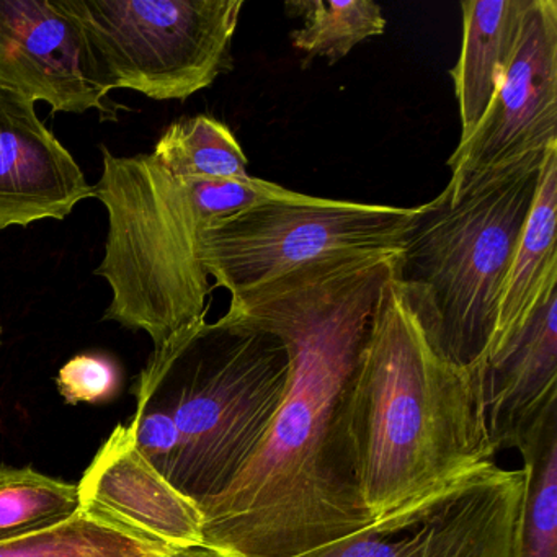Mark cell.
I'll return each mask as SVG.
<instances>
[{
    "label": "cell",
    "mask_w": 557,
    "mask_h": 557,
    "mask_svg": "<svg viewBox=\"0 0 557 557\" xmlns=\"http://www.w3.org/2000/svg\"><path fill=\"white\" fill-rule=\"evenodd\" d=\"M397 252L302 267L231 298L288 350L285 394L265 438L203 511V547L220 557H301L373 521L358 487L351 387L381 286Z\"/></svg>",
    "instance_id": "6da1fadb"
},
{
    "label": "cell",
    "mask_w": 557,
    "mask_h": 557,
    "mask_svg": "<svg viewBox=\"0 0 557 557\" xmlns=\"http://www.w3.org/2000/svg\"><path fill=\"white\" fill-rule=\"evenodd\" d=\"M358 487L373 520L495 461L474 371L443 357L399 283L381 286L351 387Z\"/></svg>",
    "instance_id": "7a4b0ae2"
},
{
    "label": "cell",
    "mask_w": 557,
    "mask_h": 557,
    "mask_svg": "<svg viewBox=\"0 0 557 557\" xmlns=\"http://www.w3.org/2000/svg\"><path fill=\"white\" fill-rule=\"evenodd\" d=\"M94 198L109 214L96 275L112 288L103 319L151 337L152 351L207 319L211 286L198 259L201 233L257 205L298 191L262 178L175 177L152 154L119 158L102 146Z\"/></svg>",
    "instance_id": "3957f363"
},
{
    "label": "cell",
    "mask_w": 557,
    "mask_h": 557,
    "mask_svg": "<svg viewBox=\"0 0 557 557\" xmlns=\"http://www.w3.org/2000/svg\"><path fill=\"white\" fill-rule=\"evenodd\" d=\"M288 373L282 338L230 309L152 351L139 371L132 393L164 410L177 429L165 479L201 513L265 438Z\"/></svg>",
    "instance_id": "277c9868"
},
{
    "label": "cell",
    "mask_w": 557,
    "mask_h": 557,
    "mask_svg": "<svg viewBox=\"0 0 557 557\" xmlns=\"http://www.w3.org/2000/svg\"><path fill=\"white\" fill-rule=\"evenodd\" d=\"M546 152L492 169L420 205L394 259L393 278L430 344L466 370H478L487 357Z\"/></svg>",
    "instance_id": "5b68a950"
},
{
    "label": "cell",
    "mask_w": 557,
    "mask_h": 557,
    "mask_svg": "<svg viewBox=\"0 0 557 557\" xmlns=\"http://www.w3.org/2000/svg\"><path fill=\"white\" fill-rule=\"evenodd\" d=\"M110 90L185 100L233 71L243 0H61Z\"/></svg>",
    "instance_id": "8992f818"
},
{
    "label": "cell",
    "mask_w": 557,
    "mask_h": 557,
    "mask_svg": "<svg viewBox=\"0 0 557 557\" xmlns=\"http://www.w3.org/2000/svg\"><path fill=\"white\" fill-rule=\"evenodd\" d=\"M419 207L329 200L299 194L267 201L201 233L198 259L231 298L302 267L371 252H399Z\"/></svg>",
    "instance_id": "52a82bcc"
},
{
    "label": "cell",
    "mask_w": 557,
    "mask_h": 557,
    "mask_svg": "<svg viewBox=\"0 0 557 557\" xmlns=\"http://www.w3.org/2000/svg\"><path fill=\"white\" fill-rule=\"evenodd\" d=\"M523 469L478 466L301 557H510Z\"/></svg>",
    "instance_id": "ba28073f"
},
{
    "label": "cell",
    "mask_w": 557,
    "mask_h": 557,
    "mask_svg": "<svg viewBox=\"0 0 557 557\" xmlns=\"http://www.w3.org/2000/svg\"><path fill=\"white\" fill-rule=\"evenodd\" d=\"M0 92L48 103L51 115L96 110L116 122L123 109L61 0H0Z\"/></svg>",
    "instance_id": "9c48e42d"
},
{
    "label": "cell",
    "mask_w": 557,
    "mask_h": 557,
    "mask_svg": "<svg viewBox=\"0 0 557 557\" xmlns=\"http://www.w3.org/2000/svg\"><path fill=\"white\" fill-rule=\"evenodd\" d=\"M557 145V2L533 0L520 47L497 96L468 141L459 143L446 190Z\"/></svg>",
    "instance_id": "30bf717a"
},
{
    "label": "cell",
    "mask_w": 557,
    "mask_h": 557,
    "mask_svg": "<svg viewBox=\"0 0 557 557\" xmlns=\"http://www.w3.org/2000/svg\"><path fill=\"white\" fill-rule=\"evenodd\" d=\"M77 495L81 511L139 536L174 549L203 547V513L143 456L129 422L102 443Z\"/></svg>",
    "instance_id": "8fae6325"
},
{
    "label": "cell",
    "mask_w": 557,
    "mask_h": 557,
    "mask_svg": "<svg viewBox=\"0 0 557 557\" xmlns=\"http://www.w3.org/2000/svg\"><path fill=\"white\" fill-rule=\"evenodd\" d=\"M87 198L92 185L35 103L0 92V231L66 220Z\"/></svg>",
    "instance_id": "7c38bea8"
},
{
    "label": "cell",
    "mask_w": 557,
    "mask_h": 557,
    "mask_svg": "<svg viewBox=\"0 0 557 557\" xmlns=\"http://www.w3.org/2000/svg\"><path fill=\"white\" fill-rule=\"evenodd\" d=\"M474 373L495 449L518 448L557 407V285Z\"/></svg>",
    "instance_id": "4fadbf2b"
},
{
    "label": "cell",
    "mask_w": 557,
    "mask_h": 557,
    "mask_svg": "<svg viewBox=\"0 0 557 557\" xmlns=\"http://www.w3.org/2000/svg\"><path fill=\"white\" fill-rule=\"evenodd\" d=\"M533 0H468L462 2V44L458 63L449 71L468 141L497 96L513 63Z\"/></svg>",
    "instance_id": "5bb4252c"
},
{
    "label": "cell",
    "mask_w": 557,
    "mask_h": 557,
    "mask_svg": "<svg viewBox=\"0 0 557 557\" xmlns=\"http://www.w3.org/2000/svg\"><path fill=\"white\" fill-rule=\"evenodd\" d=\"M556 243L557 145L550 146L544 158L536 197L505 278L497 324L485 360L523 327L543 296L557 285Z\"/></svg>",
    "instance_id": "9a60e30c"
},
{
    "label": "cell",
    "mask_w": 557,
    "mask_h": 557,
    "mask_svg": "<svg viewBox=\"0 0 557 557\" xmlns=\"http://www.w3.org/2000/svg\"><path fill=\"white\" fill-rule=\"evenodd\" d=\"M524 491L510 557H557V407L518 446Z\"/></svg>",
    "instance_id": "2e32d148"
},
{
    "label": "cell",
    "mask_w": 557,
    "mask_h": 557,
    "mask_svg": "<svg viewBox=\"0 0 557 557\" xmlns=\"http://www.w3.org/2000/svg\"><path fill=\"white\" fill-rule=\"evenodd\" d=\"M177 550L81 510L57 527L0 543V557H168Z\"/></svg>",
    "instance_id": "e0dca14e"
},
{
    "label": "cell",
    "mask_w": 557,
    "mask_h": 557,
    "mask_svg": "<svg viewBox=\"0 0 557 557\" xmlns=\"http://www.w3.org/2000/svg\"><path fill=\"white\" fill-rule=\"evenodd\" d=\"M175 177L240 181L250 177L246 152L230 126L208 115L172 123L151 152Z\"/></svg>",
    "instance_id": "ac0fdd59"
},
{
    "label": "cell",
    "mask_w": 557,
    "mask_h": 557,
    "mask_svg": "<svg viewBox=\"0 0 557 557\" xmlns=\"http://www.w3.org/2000/svg\"><path fill=\"white\" fill-rule=\"evenodd\" d=\"M285 11L302 21V27L292 34V44L305 53V66L315 58L338 63L357 45L386 30L380 5L370 0H293L286 2Z\"/></svg>",
    "instance_id": "d6986e66"
},
{
    "label": "cell",
    "mask_w": 557,
    "mask_h": 557,
    "mask_svg": "<svg viewBox=\"0 0 557 557\" xmlns=\"http://www.w3.org/2000/svg\"><path fill=\"white\" fill-rule=\"evenodd\" d=\"M79 510L77 485L32 466H0V543L57 527Z\"/></svg>",
    "instance_id": "ffe728a7"
},
{
    "label": "cell",
    "mask_w": 557,
    "mask_h": 557,
    "mask_svg": "<svg viewBox=\"0 0 557 557\" xmlns=\"http://www.w3.org/2000/svg\"><path fill=\"white\" fill-rule=\"evenodd\" d=\"M57 386L71 406L107 404L119 396L122 370L106 354H79L71 358L57 376Z\"/></svg>",
    "instance_id": "44dd1931"
},
{
    "label": "cell",
    "mask_w": 557,
    "mask_h": 557,
    "mask_svg": "<svg viewBox=\"0 0 557 557\" xmlns=\"http://www.w3.org/2000/svg\"><path fill=\"white\" fill-rule=\"evenodd\" d=\"M168 557H220L205 547H191V549H181Z\"/></svg>",
    "instance_id": "7402d4cb"
},
{
    "label": "cell",
    "mask_w": 557,
    "mask_h": 557,
    "mask_svg": "<svg viewBox=\"0 0 557 557\" xmlns=\"http://www.w3.org/2000/svg\"><path fill=\"white\" fill-rule=\"evenodd\" d=\"M0 345H2V327H0Z\"/></svg>",
    "instance_id": "603a6c76"
}]
</instances>
